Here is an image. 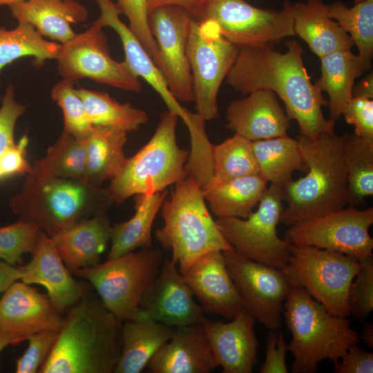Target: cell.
<instances>
[{
  "label": "cell",
  "mask_w": 373,
  "mask_h": 373,
  "mask_svg": "<svg viewBox=\"0 0 373 373\" xmlns=\"http://www.w3.org/2000/svg\"><path fill=\"white\" fill-rule=\"evenodd\" d=\"M160 209L164 224L155 230V238L172 251L171 259L182 275L206 253L234 249L218 228L193 177L187 174L176 182Z\"/></svg>",
  "instance_id": "obj_6"
},
{
  "label": "cell",
  "mask_w": 373,
  "mask_h": 373,
  "mask_svg": "<svg viewBox=\"0 0 373 373\" xmlns=\"http://www.w3.org/2000/svg\"><path fill=\"white\" fill-rule=\"evenodd\" d=\"M82 99L90 120L94 126L128 132L135 131L149 120L148 114L129 103H119L107 93L75 89Z\"/></svg>",
  "instance_id": "obj_34"
},
{
  "label": "cell",
  "mask_w": 373,
  "mask_h": 373,
  "mask_svg": "<svg viewBox=\"0 0 373 373\" xmlns=\"http://www.w3.org/2000/svg\"><path fill=\"white\" fill-rule=\"evenodd\" d=\"M114 204L107 188L84 180L54 176L32 166L9 207L20 219L34 222L52 238L94 216L107 213Z\"/></svg>",
  "instance_id": "obj_3"
},
{
  "label": "cell",
  "mask_w": 373,
  "mask_h": 373,
  "mask_svg": "<svg viewBox=\"0 0 373 373\" xmlns=\"http://www.w3.org/2000/svg\"><path fill=\"white\" fill-rule=\"evenodd\" d=\"M360 268L348 291L350 314L359 322H363L373 309V258L359 259Z\"/></svg>",
  "instance_id": "obj_42"
},
{
  "label": "cell",
  "mask_w": 373,
  "mask_h": 373,
  "mask_svg": "<svg viewBox=\"0 0 373 373\" xmlns=\"http://www.w3.org/2000/svg\"><path fill=\"white\" fill-rule=\"evenodd\" d=\"M222 252L244 307L266 328L279 329L283 304L293 287L283 270L247 258L234 249Z\"/></svg>",
  "instance_id": "obj_15"
},
{
  "label": "cell",
  "mask_w": 373,
  "mask_h": 373,
  "mask_svg": "<svg viewBox=\"0 0 373 373\" xmlns=\"http://www.w3.org/2000/svg\"><path fill=\"white\" fill-rule=\"evenodd\" d=\"M193 16L184 8L165 5L149 13V24L157 47V66L178 101L194 100L187 44Z\"/></svg>",
  "instance_id": "obj_16"
},
{
  "label": "cell",
  "mask_w": 373,
  "mask_h": 373,
  "mask_svg": "<svg viewBox=\"0 0 373 373\" xmlns=\"http://www.w3.org/2000/svg\"><path fill=\"white\" fill-rule=\"evenodd\" d=\"M327 15L349 34L358 56L367 69L373 55V0H363L347 7L341 2L327 5Z\"/></svg>",
  "instance_id": "obj_37"
},
{
  "label": "cell",
  "mask_w": 373,
  "mask_h": 373,
  "mask_svg": "<svg viewBox=\"0 0 373 373\" xmlns=\"http://www.w3.org/2000/svg\"><path fill=\"white\" fill-rule=\"evenodd\" d=\"M238 52L212 20L193 17L187 57L191 68L195 109L205 121L218 115V93Z\"/></svg>",
  "instance_id": "obj_11"
},
{
  "label": "cell",
  "mask_w": 373,
  "mask_h": 373,
  "mask_svg": "<svg viewBox=\"0 0 373 373\" xmlns=\"http://www.w3.org/2000/svg\"><path fill=\"white\" fill-rule=\"evenodd\" d=\"M352 97H362L372 99L373 75L372 72L361 80L356 86H354L352 90Z\"/></svg>",
  "instance_id": "obj_52"
},
{
  "label": "cell",
  "mask_w": 373,
  "mask_h": 373,
  "mask_svg": "<svg viewBox=\"0 0 373 373\" xmlns=\"http://www.w3.org/2000/svg\"><path fill=\"white\" fill-rule=\"evenodd\" d=\"M341 361L334 362L335 373H372L373 353L352 345L341 358Z\"/></svg>",
  "instance_id": "obj_49"
},
{
  "label": "cell",
  "mask_w": 373,
  "mask_h": 373,
  "mask_svg": "<svg viewBox=\"0 0 373 373\" xmlns=\"http://www.w3.org/2000/svg\"><path fill=\"white\" fill-rule=\"evenodd\" d=\"M248 95L227 106L226 127L251 141L286 135L290 127L289 119L276 94L261 89Z\"/></svg>",
  "instance_id": "obj_23"
},
{
  "label": "cell",
  "mask_w": 373,
  "mask_h": 373,
  "mask_svg": "<svg viewBox=\"0 0 373 373\" xmlns=\"http://www.w3.org/2000/svg\"><path fill=\"white\" fill-rule=\"evenodd\" d=\"M163 260L160 250L142 249L73 274L89 282L104 306L125 322L139 317L140 298L159 272Z\"/></svg>",
  "instance_id": "obj_8"
},
{
  "label": "cell",
  "mask_w": 373,
  "mask_h": 373,
  "mask_svg": "<svg viewBox=\"0 0 373 373\" xmlns=\"http://www.w3.org/2000/svg\"><path fill=\"white\" fill-rule=\"evenodd\" d=\"M60 48L61 44L46 40L30 23L18 21L11 30L0 27V73L6 66L27 56L34 57L33 64L40 67L56 59Z\"/></svg>",
  "instance_id": "obj_35"
},
{
  "label": "cell",
  "mask_w": 373,
  "mask_h": 373,
  "mask_svg": "<svg viewBox=\"0 0 373 373\" xmlns=\"http://www.w3.org/2000/svg\"><path fill=\"white\" fill-rule=\"evenodd\" d=\"M283 201L284 187L271 184L263 193L258 209L248 218H217L216 223L237 253L283 269L293 247L287 239H282L278 235Z\"/></svg>",
  "instance_id": "obj_10"
},
{
  "label": "cell",
  "mask_w": 373,
  "mask_h": 373,
  "mask_svg": "<svg viewBox=\"0 0 373 373\" xmlns=\"http://www.w3.org/2000/svg\"><path fill=\"white\" fill-rule=\"evenodd\" d=\"M32 166L59 178L84 180L86 139H77L62 131L56 143L48 149L45 157L35 160Z\"/></svg>",
  "instance_id": "obj_38"
},
{
  "label": "cell",
  "mask_w": 373,
  "mask_h": 373,
  "mask_svg": "<svg viewBox=\"0 0 373 373\" xmlns=\"http://www.w3.org/2000/svg\"><path fill=\"white\" fill-rule=\"evenodd\" d=\"M359 259L308 245H294L282 269L293 287L306 290L332 314L347 318L350 286L359 270Z\"/></svg>",
  "instance_id": "obj_9"
},
{
  "label": "cell",
  "mask_w": 373,
  "mask_h": 373,
  "mask_svg": "<svg viewBox=\"0 0 373 373\" xmlns=\"http://www.w3.org/2000/svg\"><path fill=\"white\" fill-rule=\"evenodd\" d=\"M373 208L349 207L289 226L285 238L294 245H308L361 259L372 256Z\"/></svg>",
  "instance_id": "obj_14"
},
{
  "label": "cell",
  "mask_w": 373,
  "mask_h": 373,
  "mask_svg": "<svg viewBox=\"0 0 373 373\" xmlns=\"http://www.w3.org/2000/svg\"><path fill=\"white\" fill-rule=\"evenodd\" d=\"M193 296L176 264L166 258L140 298V314L172 327L202 323L204 312Z\"/></svg>",
  "instance_id": "obj_17"
},
{
  "label": "cell",
  "mask_w": 373,
  "mask_h": 373,
  "mask_svg": "<svg viewBox=\"0 0 373 373\" xmlns=\"http://www.w3.org/2000/svg\"><path fill=\"white\" fill-rule=\"evenodd\" d=\"M115 5L119 14L126 17L129 22L128 27L141 41L157 66V47L149 28L146 1L117 0Z\"/></svg>",
  "instance_id": "obj_43"
},
{
  "label": "cell",
  "mask_w": 373,
  "mask_h": 373,
  "mask_svg": "<svg viewBox=\"0 0 373 373\" xmlns=\"http://www.w3.org/2000/svg\"><path fill=\"white\" fill-rule=\"evenodd\" d=\"M100 15L95 20L102 27L113 28L119 35L125 54L124 62L136 77L143 78L160 95L169 110L181 117L184 123L189 111L183 108L170 92L160 70L149 55L141 41L119 19V12L111 0H95Z\"/></svg>",
  "instance_id": "obj_24"
},
{
  "label": "cell",
  "mask_w": 373,
  "mask_h": 373,
  "mask_svg": "<svg viewBox=\"0 0 373 373\" xmlns=\"http://www.w3.org/2000/svg\"><path fill=\"white\" fill-rule=\"evenodd\" d=\"M202 323L173 327L146 365L153 373H210L218 367Z\"/></svg>",
  "instance_id": "obj_22"
},
{
  "label": "cell",
  "mask_w": 373,
  "mask_h": 373,
  "mask_svg": "<svg viewBox=\"0 0 373 373\" xmlns=\"http://www.w3.org/2000/svg\"><path fill=\"white\" fill-rule=\"evenodd\" d=\"M27 338L26 336L11 334L0 329V354L7 346L20 343Z\"/></svg>",
  "instance_id": "obj_53"
},
{
  "label": "cell",
  "mask_w": 373,
  "mask_h": 373,
  "mask_svg": "<svg viewBox=\"0 0 373 373\" xmlns=\"http://www.w3.org/2000/svg\"><path fill=\"white\" fill-rule=\"evenodd\" d=\"M26 106L18 103L15 98V88L9 84L2 98L0 108V155L15 144V128L19 117L23 114Z\"/></svg>",
  "instance_id": "obj_45"
},
{
  "label": "cell",
  "mask_w": 373,
  "mask_h": 373,
  "mask_svg": "<svg viewBox=\"0 0 373 373\" xmlns=\"http://www.w3.org/2000/svg\"><path fill=\"white\" fill-rule=\"evenodd\" d=\"M173 327L142 314L122 326V351L115 373H139L171 336Z\"/></svg>",
  "instance_id": "obj_29"
},
{
  "label": "cell",
  "mask_w": 373,
  "mask_h": 373,
  "mask_svg": "<svg viewBox=\"0 0 373 373\" xmlns=\"http://www.w3.org/2000/svg\"><path fill=\"white\" fill-rule=\"evenodd\" d=\"M320 59L321 77L316 84L327 93L330 119L335 122L352 97L355 79L368 69L351 50L336 51Z\"/></svg>",
  "instance_id": "obj_30"
},
{
  "label": "cell",
  "mask_w": 373,
  "mask_h": 373,
  "mask_svg": "<svg viewBox=\"0 0 373 373\" xmlns=\"http://www.w3.org/2000/svg\"><path fill=\"white\" fill-rule=\"evenodd\" d=\"M266 345V355L260 367V373H287L285 356L289 351L283 333L277 329H270Z\"/></svg>",
  "instance_id": "obj_47"
},
{
  "label": "cell",
  "mask_w": 373,
  "mask_h": 373,
  "mask_svg": "<svg viewBox=\"0 0 373 373\" xmlns=\"http://www.w3.org/2000/svg\"><path fill=\"white\" fill-rule=\"evenodd\" d=\"M196 19L216 22L222 36L238 48L274 46L296 36L288 0L280 10L257 8L244 0H211L202 2Z\"/></svg>",
  "instance_id": "obj_12"
},
{
  "label": "cell",
  "mask_w": 373,
  "mask_h": 373,
  "mask_svg": "<svg viewBox=\"0 0 373 373\" xmlns=\"http://www.w3.org/2000/svg\"><path fill=\"white\" fill-rule=\"evenodd\" d=\"M182 276L204 312L231 320L245 308L221 251L203 254Z\"/></svg>",
  "instance_id": "obj_19"
},
{
  "label": "cell",
  "mask_w": 373,
  "mask_h": 373,
  "mask_svg": "<svg viewBox=\"0 0 373 373\" xmlns=\"http://www.w3.org/2000/svg\"><path fill=\"white\" fill-rule=\"evenodd\" d=\"M64 317L48 296L30 285L14 283L0 299V329L28 337L30 334L59 330Z\"/></svg>",
  "instance_id": "obj_20"
},
{
  "label": "cell",
  "mask_w": 373,
  "mask_h": 373,
  "mask_svg": "<svg viewBox=\"0 0 373 373\" xmlns=\"http://www.w3.org/2000/svg\"><path fill=\"white\" fill-rule=\"evenodd\" d=\"M23 1H28V0H0V6L7 5L9 6L10 4ZM79 1V0H76Z\"/></svg>",
  "instance_id": "obj_55"
},
{
  "label": "cell",
  "mask_w": 373,
  "mask_h": 373,
  "mask_svg": "<svg viewBox=\"0 0 373 373\" xmlns=\"http://www.w3.org/2000/svg\"><path fill=\"white\" fill-rule=\"evenodd\" d=\"M343 115L347 124L354 125L356 135L373 140L372 99L352 97Z\"/></svg>",
  "instance_id": "obj_46"
},
{
  "label": "cell",
  "mask_w": 373,
  "mask_h": 373,
  "mask_svg": "<svg viewBox=\"0 0 373 373\" xmlns=\"http://www.w3.org/2000/svg\"><path fill=\"white\" fill-rule=\"evenodd\" d=\"M363 0H354V3H359Z\"/></svg>",
  "instance_id": "obj_56"
},
{
  "label": "cell",
  "mask_w": 373,
  "mask_h": 373,
  "mask_svg": "<svg viewBox=\"0 0 373 373\" xmlns=\"http://www.w3.org/2000/svg\"><path fill=\"white\" fill-rule=\"evenodd\" d=\"M284 308L293 373L316 372L320 362L337 361L360 339L347 318L331 314L304 289L292 287Z\"/></svg>",
  "instance_id": "obj_5"
},
{
  "label": "cell",
  "mask_w": 373,
  "mask_h": 373,
  "mask_svg": "<svg viewBox=\"0 0 373 373\" xmlns=\"http://www.w3.org/2000/svg\"><path fill=\"white\" fill-rule=\"evenodd\" d=\"M59 330H46L28 336L27 350L16 361L17 373L38 372L48 356L57 338Z\"/></svg>",
  "instance_id": "obj_44"
},
{
  "label": "cell",
  "mask_w": 373,
  "mask_h": 373,
  "mask_svg": "<svg viewBox=\"0 0 373 373\" xmlns=\"http://www.w3.org/2000/svg\"><path fill=\"white\" fill-rule=\"evenodd\" d=\"M256 318L245 308L230 322L202 323L218 366L223 373H251L257 363Z\"/></svg>",
  "instance_id": "obj_18"
},
{
  "label": "cell",
  "mask_w": 373,
  "mask_h": 373,
  "mask_svg": "<svg viewBox=\"0 0 373 373\" xmlns=\"http://www.w3.org/2000/svg\"><path fill=\"white\" fill-rule=\"evenodd\" d=\"M178 117L169 110L162 113L150 140L126 158L107 188L115 204H120L133 195L163 191L187 175L189 153L178 145Z\"/></svg>",
  "instance_id": "obj_7"
},
{
  "label": "cell",
  "mask_w": 373,
  "mask_h": 373,
  "mask_svg": "<svg viewBox=\"0 0 373 373\" xmlns=\"http://www.w3.org/2000/svg\"><path fill=\"white\" fill-rule=\"evenodd\" d=\"M111 225L107 213L94 216L52 237L68 269L75 271L100 262L111 240Z\"/></svg>",
  "instance_id": "obj_26"
},
{
  "label": "cell",
  "mask_w": 373,
  "mask_h": 373,
  "mask_svg": "<svg viewBox=\"0 0 373 373\" xmlns=\"http://www.w3.org/2000/svg\"><path fill=\"white\" fill-rule=\"evenodd\" d=\"M41 229L34 222L19 219L0 227V259L15 266L23 261V255L32 254Z\"/></svg>",
  "instance_id": "obj_41"
},
{
  "label": "cell",
  "mask_w": 373,
  "mask_h": 373,
  "mask_svg": "<svg viewBox=\"0 0 373 373\" xmlns=\"http://www.w3.org/2000/svg\"><path fill=\"white\" fill-rule=\"evenodd\" d=\"M126 133L108 128L95 126L86 139V166L84 180L102 186L119 173L126 157L124 146Z\"/></svg>",
  "instance_id": "obj_32"
},
{
  "label": "cell",
  "mask_w": 373,
  "mask_h": 373,
  "mask_svg": "<svg viewBox=\"0 0 373 373\" xmlns=\"http://www.w3.org/2000/svg\"><path fill=\"white\" fill-rule=\"evenodd\" d=\"M201 1H202V2H207V1H209L211 0H201Z\"/></svg>",
  "instance_id": "obj_57"
},
{
  "label": "cell",
  "mask_w": 373,
  "mask_h": 373,
  "mask_svg": "<svg viewBox=\"0 0 373 373\" xmlns=\"http://www.w3.org/2000/svg\"><path fill=\"white\" fill-rule=\"evenodd\" d=\"M286 46L285 52L271 46L238 48L226 82L243 95L261 89L276 93L288 118L298 123L300 134L315 141L323 133L334 132V122L325 119L322 111L328 100L311 81L300 44L289 40Z\"/></svg>",
  "instance_id": "obj_1"
},
{
  "label": "cell",
  "mask_w": 373,
  "mask_h": 373,
  "mask_svg": "<svg viewBox=\"0 0 373 373\" xmlns=\"http://www.w3.org/2000/svg\"><path fill=\"white\" fill-rule=\"evenodd\" d=\"M103 28L95 20L85 31L61 44L55 59L59 75L75 82L89 78L125 91L140 93L142 87L139 78L124 61L118 62L111 57Z\"/></svg>",
  "instance_id": "obj_13"
},
{
  "label": "cell",
  "mask_w": 373,
  "mask_h": 373,
  "mask_svg": "<svg viewBox=\"0 0 373 373\" xmlns=\"http://www.w3.org/2000/svg\"><path fill=\"white\" fill-rule=\"evenodd\" d=\"M343 155L347 174V204L359 207L373 194V140L344 134Z\"/></svg>",
  "instance_id": "obj_36"
},
{
  "label": "cell",
  "mask_w": 373,
  "mask_h": 373,
  "mask_svg": "<svg viewBox=\"0 0 373 373\" xmlns=\"http://www.w3.org/2000/svg\"><path fill=\"white\" fill-rule=\"evenodd\" d=\"M28 138L24 135L17 144L7 148L0 155V173L2 178L14 174L26 175L32 168L26 160Z\"/></svg>",
  "instance_id": "obj_48"
},
{
  "label": "cell",
  "mask_w": 373,
  "mask_h": 373,
  "mask_svg": "<svg viewBox=\"0 0 373 373\" xmlns=\"http://www.w3.org/2000/svg\"><path fill=\"white\" fill-rule=\"evenodd\" d=\"M294 30L319 58L336 51L351 50L354 41L327 15L321 0H306L291 4Z\"/></svg>",
  "instance_id": "obj_27"
},
{
  "label": "cell",
  "mask_w": 373,
  "mask_h": 373,
  "mask_svg": "<svg viewBox=\"0 0 373 373\" xmlns=\"http://www.w3.org/2000/svg\"><path fill=\"white\" fill-rule=\"evenodd\" d=\"M267 184L260 174H255L224 181L211 178L201 189L217 218H247L258 204Z\"/></svg>",
  "instance_id": "obj_28"
},
{
  "label": "cell",
  "mask_w": 373,
  "mask_h": 373,
  "mask_svg": "<svg viewBox=\"0 0 373 373\" xmlns=\"http://www.w3.org/2000/svg\"><path fill=\"white\" fill-rule=\"evenodd\" d=\"M32 260L22 266L23 283L44 286L55 307L61 312L77 302L88 290L71 275L51 237L41 231Z\"/></svg>",
  "instance_id": "obj_21"
},
{
  "label": "cell",
  "mask_w": 373,
  "mask_h": 373,
  "mask_svg": "<svg viewBox=\"0 0 373 373\" xmlns=\"http://www.w3.org/2000/svg\"><path fill=\"white\" fill-rule=\"evenodd\" d=\"M212 160L211 178L217 181L259 174L252 141L236 133L223 142L212 145Z\"/></svg>",
  "instance_id": "obj_39"
},
{
  "label": "cell",
  "mask_w": 373,
  "mask_h": 373,
  "mask_svg": "<svg viewBox=\"0 0 373 373\" xmlns=\"http://www.w3.org/2000/svg\"><path fill=\"white\" fill-rule=\"evenodd\" d=\"M296 140L307 170L305 176L284 186L287 207L280 222L288 227L347 204L344 135L325 132L312 141L299 133Z\"/></svg>",
  "instance_id": "obj_4"
},
{
  "label": "cell",
  "mask_w": 373,
  "mask_h": 373,
  "mask_svg": "<svg viewBox=\"0 0 373 373\" xmlns=\"http://www.w3.org/2000/svg\"><path fill=\"white\" fill-rule=\"evenodd\" d=\"M67 310L56 342L38 372H115L122 351V322L88 290Z\"/></svg>",
  "instance_id": "obj_2"
},
{
  "label": "cell",
  "mask_w": 373,
  "mask_h": 373,
  "mask_svg": "<svg viewBox=\"0 0 373 373\" xmlns=\"http://www.w3.org/2000/svg\"><path fill=\"white\" fill-rule=\"evenodd\" d=\"M18 21L34 26L44 37L63 44L76 33L71 23L87 20V8L76 0H28L8 6Z\"/></svg>",
  "instance_id": "obj_25"
},
{
  "label": "cell",
  "mask_w": 373,
  "mask_h": 373,
  "mask_svg": "<svg viewBox=\"0 0 373 373\" xmlns=\"http://www.w3.org/2000/svg\"><path fill=\"white\" fill-rule=\"evenodd\" d=\"M363 344L368 348H373V324L370 321L364 323L362 334L359 336Z\"/></svg>",
  "instance_id": "obj_54"
},
{
  "label": "cell",
  "mask_w": 373,
  "mask_h": 373,
  "mask_svg": "<svg viewBox=\"0 0 373 373\" xmlns=\"http://www.w3.org/2000/svg\"><path fill=\"white\" fill-rule=\"evenodd\" d=\"M166 195V189L136 195L133 216L127 221L111 227V247L108 259L133 252L138 248H153L152 224Z\"/></svg>",
  "instance_id": "obj_31"
},
{
  "label": "cell",
  "mask_w": 373,
  "mask_h": 373,
  "mask_svg": "<svg viewBox=\"0 0 373 373\" xmlns=\"http://www.w3.org/2000/svg\"><path fill=\"white\" fill-rule=\"evenodd\" d=\"M75 81L63 78L51 90V97L62 110L63 131L79 140L86 139L95 126L91 123L84 104L74 88Z\"/></svg>",
  "instance_id": "obj_40"
},
{
  "label": "cell",
  "mask_w": 373,
  "mask_h": 373,
  "mask_svg": "<svg viewBox=\"0 0 373 373\" xmlns=\"http://www.w3.org/2000/svg\"><path fill=\"white\" fill-rule=\"evenodd\" d=\"M148 12L165 5H177L186 9L191 15L197 18L201 6V0H146Z\"/></svg>",
  "instance_id": "obj_51"
},
{
  "label": "cell",
  "mask_w": 373,
  "mask_h": 373,
  "mask_svg": "<svg viewBox=\"0 0 373 373\" xmlns=\"http://www.w3.org/2000/svg\"><path fill=\"white\" fill-rule=\"evenodd\" d=\"M252 148L259 174L271 184L284 187L294 171L307 172L297 140L287 135L252 141Z\"/></svg>",
  "instance_id": "obj_33"
},
{
  "label": "cell",
  "mask_w": 373,
  "mask_h": 373,
  "mask_svg": "<svg viewBox=\"0 0 373 373\" xmlns=\"http://www.w3.org/2000/svg\"><path fill=\"white\" fill-rule=\"evenodd\" d=\"M23 275L21 267L11 265L0 259V294L4 293L14 283L21 280Z\"/></svg>",
  "instance_id": "obj_50"
}]
</instances>
